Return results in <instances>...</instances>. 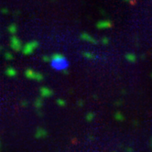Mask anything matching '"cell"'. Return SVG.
I'll return each instance as SVG.
<instances>
[{"label":"cell","mask_w":152,"mask_h":152,"mask_svg":"<svg viewBox=\"0 0 152 152\" xmlns=\"http://www.w3.org/2000/svg\"><path fill=\"white\" fill-rule=\"evenodd\" d=\"M51 64L53 67V69L58 70V71H65L68 69L69 62L67 61V59L64 57L63 55H61L60 53H55L51 56Z\"/></svg>","instance_id":"6da1fadb"},{"label":"cell","mask_w":152,"mask_h":152,"mask_svg":"<svg viewBox=\"0 0 152 152\" xmlns=\"http://www.w3.org/2000/svg\"><path fill=\"white\" fill-rule=\"evenodd\" d=\"M38 41H30V42H28V43L26 44L24 47L22 48V51L23 53L25 54V55H28V54H31L33 51H35L36 49L38 48Z\"/></svg>","instance_id":"7a4b0ae2"},{"label":"cell","mask_w":152,"mask_h":152,"mask_svg":"<svg viewBox=\"0 0 152 152\" xmlns=\"http://www.w3.org/2000/svg\"><path fill=\"white\" fill-rule=\"evenodd\" d=\"M10 45L11 48L16 51H19L22 50V43H21L20 40L17 38L16 36H13L10 40Z\"/></svg>","instance_id":"3957f363"},{"label":"cell","mask_w":152,"mask_h":152,"mask_svg":"<svg viewBox=\"0 0 152 152\" xmlns=\"http://www.w3.org/2000/svg\"><path fill=\"white\" fill-rule=\"evenodd\" d=\"M25 74L28 78L34 79V80H38V81H41V80H42V78H43V76L41 75V73H38V72L32 71V70H30V69H28V70L26 71Z\"/></svg>","instance_id":"277c9868"},{"label":"cell","mask_w":152,"mask_h":152,"mask_svg":"<svg viewBox=\"0 0 152 152\" xmlns=\"http://www.w3.org/2000/svg\"><path fill=\"white\" fill-rule=\"evenodd\" d=\"M81 39L83 41H89V42H92V43H96V41H95L93 37H91L89 34H87V33H82Z\"/></svg>","instance_id":"5b68a950"},{"label":"cell","mask_w":152,"mask_h":152,"mask_svg":"<svg viewBox=\"0 0 152 152\" xmlns=\"http://www.w3.org/2000/svg\"><path fill=\"white\" fill-rule=\"evenodd\" d=\"M96 26L98 28H105L110 27V23H109L108 21H101V22H99Z\"/></svg>","instance_id":"8992f818"},{"label":"cell","mask_w":152,"mask_h":152,"mask_svg":"<svg viewBox=\"0 0 152 152\" xmlns=\"http://www.w3.org/2000/svg\"><path fill=\"white\" fill-rule=\"evenodd\" d=\"M8 30H9L10 33H12V34H16V32H17V25H16V24H11V25L8 27Z\"/></svg>","instance_id":"52a82bcc"},{"label":"cell","mask_w":152,"mask_h":152,"mask_svg":"<svg viewBox=\"0 0 152 152\" xmlns=\"http://www.w3.org/2000/svg\"><path fill=\"white\" fill-rule=\"evenodd\" d=\"M7 73L8 74V76H15L17 72H16V71L13 68H8L7 70Z\"/></svg>","instance_id":"ba28073f"},{"label":"cell","mask_w":152,"mask_h":152,"mask_svg":"<svg viewBox=\"0 0 152 152\" xmlns=\"http://www.w3.org/2000/svg\"><path fill=\"white\" fill-rule=\"evenodd\" d=\"M6 58L7 59H9V60H11V59H13V56L11 53H9V52H8V53L6 54Z\"/></svg>","instance_id":"9c48e42d"},{"label":"cell","mask_w":152,"mask_h":152,"mask_svg":"<svg viewBox=\"0 0 152 152\" xmlns=\"http://www.w3.org/2000/svg\"><path fill=\"white\" fill-rule=\"evenodd\" d=\"M42 60H44V61H49L50 60H51V58H49V57H47V56H44L43 58H42Z\"/></svg>","instance_id":"30bf717a"}]
</instances>
